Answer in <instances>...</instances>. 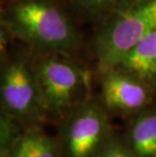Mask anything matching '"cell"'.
<instances>
[{
	"instance_id": "7c38bea8",
	"label": "cell",
	"mask_w": 156,
	"mask_h": 157,
	"mask_svg": "<svg viewBox=\"0 0 156 157\" xmlns=\"http://www.w3.org/2000/svg\"><path fill=\"white\" fill-rule=\"evenodd\" d=\"M2 1V4L3 3H6V2H9V1H12V0H1Z\"/></svg>"
},
{
	"instance_id": "52a82bcc",
	"label": "cell",
	"mask_w": 156,
	"mask_h": 157,
	"mask_svg": "<svg viewBox=\"0 0 156 157\" xmlns=\"http://www.w3.org/2000/svg\"><path fill=\"white\" fill-rule=\"evenodd\" d=\"M125 138L136 157H156V98L128 119Z\"/></svg>"
},
{
	"instance_id": "7a4b0ae2",
	"label": "cell",
	"mask_w": 156,
	"mask_h": 157,
	"mask_svg": "<svg viewBox=\"0 0 156 157\" xmlns=\"http://www.w3.org/2000/svg\"><path fill=\"white\" fill-rule=\"evenodd\" d=\"M29 52L41 102L48 119L58 122L71 109L91 98L90 74L76 59V55Z\"/></svg>"
},
{
	"instance_id": "30bf717a",
	"label": "cell",
	"mask_w": 156,
	"mask_h": 157,
	"mask_svg": "<svg viewBox=\"0 0 156 157\" xmlns=\"http://www.w3.org/2000/svg\"><path fill=\"white\" fill-rule=\"evenodd\" d=\"M75 19L96 25L101 19L137 0H62Z\"/></svg>"
},
{
	"instance_id": "5b68a950",
	"label": "cell",
	"mask_w": 156,
	"mask_h": 157,
	"mask_svg": "<svg viewBox=\"0 0 156 157\" xmlns=\"http://www.w3.org/2000/svg\"><path fill=\"white\" fill-rule=\"evenodd\" d=\"M60 157H96L112 133L109 113L90 98L58 121Z\"/></svg>"
},
{
	"instance_id": "ba28073f",
	"label": "cell",
	"mask_w": 156,
	"mask_h": 157,
	"mask_svg": "<svg viewBox=\"0 0 156 157\" xmlns=\"http://www.w3.org/2000/svg\"><path fill=\"white\" fill-rule=\"evenodd\" d=\"M1 157H60L57 137L47 134L42 126L25 127L6 148Z\"/></svg>"
},
{
	"instance_id": "3957f363",
	"label": "cell",
	"mask_w": 156,
	"mask_h": 157,
	"mask_svg": "<svg viewBox=\"0 0 156 157\" xmlns=\"http://www.w3.org/2000/svg\"><path fill=\"white\" fill-rule=\"evenodd\" d=\"M156 28V0H137L94 25L90 41L96 71L112 68Z\"/></svg>"
},
{
	"instance_id": "9c48e42d",
	"label": "cell",
	"mask_w": 156,
	"mask_h": 157,
	"mask_svg": "<svg viewBox=\"0 0 156 157\" xmlns=\"http://www.w3.org/2000/svg\"><path fill=\"white\" fill-rule=\"evenodd\" d=\"M112 68L136 75L156 89V28L145 35Z\"/></svg>"
},
{
	"instance_id": "277c9868",
	"label": "cell",
	"mask_w": 156,
	"mask_h": 157,
	"mask_svg": "<svg viewBox=\"0 0 156 157\" xmlns=\"http://www.w3.org/2000/svg\"><path fill=\"white\" fill-rule=\"evenodd\" d=\"M0 101L1 112L24 127L42 126L48 120L26 49L11 52L1 44Z\"/></svg>"
},
{
	"instance_id": "8992f818",
	"label": "cell",
	"mask_w": 156,
	"mask_h": 157,
	"mask_svg": "<svg viewBox=\"0 0 156 157\" xmlns=\"http://www.w3.org/2000/svg\"><path fill=\"white\" fill-rule=\"evenodd\" d=\"M99 101L109 113L131 117L156 98V89L143 79L117 68L98 71Z\"/></svg>"
},
{
	"instance_id": "6da1fadb",
	"label": "cell",
	"mask_w": 156,
	"mask_h": 157,
	"mask_svg": "<svg viewBox=\"0 0 156 157\" xmlns=\"http://www.w3.org/2000/svg\"><path fill=\"white\" fill-rule=\"evenodd\" d=\"M1 38L17 41L35 53L76 55L83 38L62 0H12L3 3Z\"/></svg>"
},
{
	"instance_id": "8fae6325",
	"label": "cell",
	"mask_w": 156,
	"mask_h": 157,
	"mask_svg": "<svg viewBox=\"0 0 156 157\" xmlns=\"http://www.w3.org/2000/svg\"><path fill=\"white\" fill-rule=\"evenodd\" d=\"M96 157H136L126 141L125 134L112 130Z\"/></svg>"
}]
</instances>
